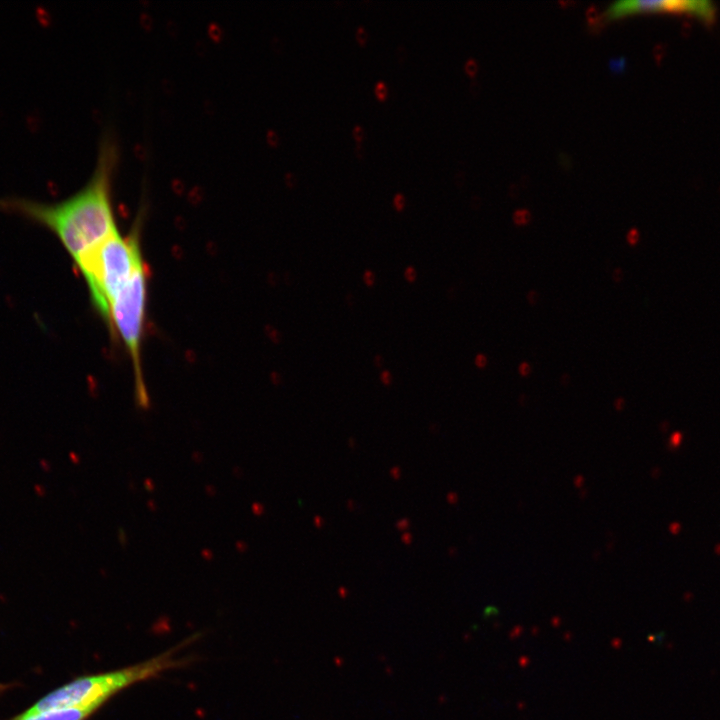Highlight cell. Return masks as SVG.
I'll list each match as a JSON object with an SVG mask.
<instances>
[{"instance_id":"cell-26","label":"cell","mask_w":720,"mask_h":720,"mask_svg":"<svg viewBox=\"0 0 720 720\" xmlns=\"http://www.w3.org/2000/svg\"><path fill=\"white\" fill-rule=\"evenodd\" d=\"M570 378H571V377H570V375H569L568 373L562 374V376H561V383H562L563 385H567L566 383H567V382H568V383L570 382Z\"/></svg>"},{"instance_id":"cell-16","label":"cell","mask_w":720,"mask_h":720,"mask_svg":"<svg viewBox=\"0 0 720 720\" xmlns=\"http://www.w3.org/2000/svg\"><path fill=\"white\" fill-rule=\"evenodd\" d=\"M540 296L539 293L535 290H530L527 294V300L530 303V305L534 306L539 302Z\"/></svg>"},{"instance_id":"cell-4","label":"cell","mask_w":720,"mask_h":720,"mask_svg":"<svg viewBox=\"0 0 720 720\" xmlns=\"http://www.w3.org/2000/svg\"><path fill=\"white\" fill-rule=\"evenodd\" d=\"M147 306V269L140 265L112 300L106 323L125 347L134 372L136 398L139 405H148L142 372V343Z\"/></svg>"},{"instance_id":"cell-14","label":"cell","mask_w":720,"mask_h":720,"mask_svg":"<svg viewBox=\"0 0 720 720\" xmlns=\"http://www.w3.org/2000/svg\"><path fill=\"white\" fill-rule=\"evenodd\" d=\"M514 221L517 224H525L529 221V213L527 211H518L514 215Z\"/></svg>"},{"instance_id":"cell-7","label":"cell","mask_w":720,"mask_h":720,"mask_svg":"<svg viewBox=\"0 0 720 720\" xmlns=\"http://www.w3.org/2000/svg\"><path fill=\"white\" fill-rule=\"evenodd\" d=\"M408 51L404 44L400 43L395 48V57L399 64H403L407 60Z\"/></svg>"},{"instance_id":"cell-1","label":"cell","mask_w":720,"mask_h":720,"mask_svg":"<svg viewBox=\"0 0 720 720\" xmlns=\"http://www.w3.org/2000/svg\"><path fill=\"white\" fill-rule=\"evenodd\" d=\"M118 159L116 144L105 137L88 182L70 197L56 203L13 197L0 206L54 233L75 262L118 231L113 207Z\"/></svg>"},{"instance_id":"cell-22","label":"cell","mask_w":720,"mask_h":720,"mask_svg":"<svg viewBox=\"0 0 720 720\" xmlns=\"http://www.w3.org/2000/svg\"><path fill=\"white\" fill-rule=\"evenodd\" d=\"M457 296H458V288H457V286H451L450 288H448L447 298H448L449 300H455V299L457 298Z\"/></svg>"},{"instance_id":"cell-21","label":"cell","mask_w":720,"mask_h":720,"mask_svg":"<svg viewBox=\"0 0 720 720\" xmlns=\"http://www.w3.org/2000/svg\"><path fill=\"white\" fill-rule=\"evenodd\" d=\"M353 150L357 158H362L364 156V147L361 142H356Z\"/></svg>"},{"instance_id":"cell-9","label":"cell","mask_w":720,"mask_h":720,"mask_svg":"<svg viewBox=\"0 0 720 720\" xmlns=\"http://www.w3.org/2000/svg\"><path fill=\"white\" fill-rule=\"evenodd\" d=\"M403 275H404L405 280L410 284L414 283L417 279L416 269L412 265H409L405 268Z\"/></svg>"},{"instance_id":"cell-12","label":"cell","mask_w":720,"mask_h":720,"mask_svg":"<svg viewBox=\"0 0 720 720\" xmlns=\"http://www.w3.org/2000/svg\"><path fill=\"white\" fill-rule=\"evenodd\" d=\"M393 206L397 211H402L405 206V197L402 193H396L393 198Z\"/></svg>"},{"instance_id":"cell-15","label":"cell","mask_w":720,"mask_h":720,"mask_svg":"<svg viewBox=\"0 0 720 720\" xmlns=\"http://www.w3.org/2000/svg\"><path fill=\"white\" fill-rule=\"evenodd\" d=\"M352 135L356 142H361L364 136L363 128L360 125H355L352 129Z\"/></svg>"},{"instance_id":"cell-11","label":"cell","mask_w":720,"mask_h":720,"mask_svg":"<svg viewBox=\"0 0 720 720\" xmlns=\"http://www.w3.org/2000/svg\"><path fill=\"white\" fill-rule=\"evenodd\" d=\"M362 280L367 287H372L375 284V274L372 270L366 269L363 272Z\"/></svg>"},{"instance_id":"cell-8","label":"cell","mask_w":720,"mask_h":720,"mask_svg":"<svg viewBox=\"0 0 720 720\" xmlns=\"http://www.w3.org/2000/svg\"><path fill=\"white\" fill-rule=\"evenodd\" d=\"M387 92L388 90L385 82L382 80L377 81V83L375 84V93L377 98L379 100L385 99Z\"/></svg>"},{"instance_id":"cell-19","label":"cell","mask_w":720,"mask_h":720,"mask_svg":"<svg viewBox=\"0 0 720 720\" xmlns=\"http://www.w3.org/2000/svg\"><path fill=\"white\" fill-rule=\"evenodd\" d=\"M530 372H531V366H530L529 363H527V362H522V363L519 365V373H520L522 376H528V375L530 374Z\"/></svg>"},{"instance_id":"cell-10","label":"cell","mask_w":720,"mask_h":720,"mask_svg":"<svg viewBox=\"0 0 720 720\" xmlns=\"http://www.w3.org/2000/svg\"><path fill=\"white\" fill-rule=\"evenodd\" d=\"M355 37H356L357 42H358L360 45H364V44L367 42V40H368V33H367L366 29H365L362 25H359V26L357 27L356 32H355Z\"/></svg>"},{"instance_id":"cell-5","label":"cell","mask_w":720,"mask_h":720,"mask_svg":"<svg viewBox=\"0 0 720 720\" xmlns=\"http://www.w3.org/2000/svg\"><path fill=\"white\" fill-rule=\"evenodd\" d=\"M678 11L688 12L699 16L704 21H710L715 14L713 2L707 0H672V1H619L607 7L604 16L615 18L636 11Z\"/></svg>"},{"instance_id":"cell-6","label":"cell","mask_w":720,"mask_h":720,"mask_svg":"<svg viewBox=\"0 0 720 720\" xmlns=\"http://www.w3.org/2000/svg\"><path fill=\"white\" fill-rule=\"evenodd\" d=\"M96 710L94 708H64L40 712L25 711L13 720H86Z\"/></svg>"},{"instance_id":"cell-23","label":"cell","mask_w":720,"mask_h":720,"mask_svg":"<svg viewBox=\"0 0 720 720\" xmlns=\"http://www.w3.org/2000/svg\"><path fill=\"white\" fill-rule=\"evenodd\" d=\"M285 180L289 187H294L297 183V178L292 173H287L285 176Z\"/></svg>"},{"instance_id":"cell-2","label":"cell","mask_w":720,"mask_h":720,"mask_svg":"<svg viewBox=\"0 0 720 720\" xmlns=\"http://www.w3.org/2000/svg\"><path fill=\"white\" fill-rule=\"evenodd\" d=\"M175 650L166 651L141 663L115 671L75 679L42 697L28 712L64 708L98 709L117 692L176 667Z\"/></svg>"},{"instance_id":"cell-18","label":"cell","mask_w":720,"mask_h":720,"mask_svg":"<svg viewBox=\"0 0 720 720\" xmlns=\"http://www.w3.org/2000/svg\"><path fill=\"white\" fill-rule=\"evenodd\" d=\"M638 239H639L638 231L635 229L630 230L627 235V242L630 245H635L638 242Z\"/></svg>"},{"instance_id":"cell-20","label":"cell","mask_w":720,"mask_h":720,"mask_svg":"<svg viewBox=\"0 0 720 720\" xmlns=\"http://www.w3.org/2000/svg\"><path fill=\"white\" fill-rule=\"evenodd\" d=\"M624 278V272L621 268H616L612 273V279L614 282H621Z\"/></svg>"},{"instance_id":"cell-3","label":"cell","mask_w":720,"mask_h":720,"mask_svg":"<svg viewBox=\"0 0 720 720\" xmlns=\"http://www.w3.org/2000/svg\"><path fill=\"white\" fill-rule=\"evenodd\" d=\"M138 232L136 227L124 236L118 230L74 262L86 282L93 305L105 321L114 297L145 263Z\"/></svg>"},{"instance_id":"cell-17","label":"cell","mask_w":720,"mask_h":720,"mask_svg":"<svg viewBox=\"0 0 720 720\" xmlns=\"http://www.w3.org/2000/svg\"><path fill=\"white\" fill-rule=\"evenodd\" d=\"M474 363L478 368H484L487 365V358L484 354L479 353L476 355Z\"/></svg>"},{"instance_id":"cell-24","label":"cell","mask_w":720,"mask_h":720,"mask_svg":"<svg viewBox=\"0 0 720 720\" xmlns=\"http://www.w3.org/2000/svg\"><path fill=\"white\" fill-rule=\"evenodd\" d=\"M373 363L377 368H381L384 364L383 357L380 354H376L373 358Z\"/></svg>"},{"instance_id":"cell-13","label":"cell","mask_w":720,"mask_h":720,"mask_svg":"<svg viewBox=\"0 0 720 720\" xmlns=\"http://www.w3.org/2000/svg\"><path fill=\"white\" fill-rule=\"evenodd\" d=\"M379 378L382 384L386 387H389L392 383V374L388 369L382 370Z\"/></svg>"},{"instance_id":"cell-25","label":"cell","mask_w":720,"mask_h":720,"mask_svg":"<svg viewBox=\"0 0 720 720\" xmlns=\"http://www.w3.org/2000/svg\"><path fill=\"white\" fill-rule=\"evenodd\" d=\"M345 302H346V304H347L350 308H353V306H354L355 303H354V296H353L352 293H347V294H346V296H345Z\"/></svg>"}]
</instances>
